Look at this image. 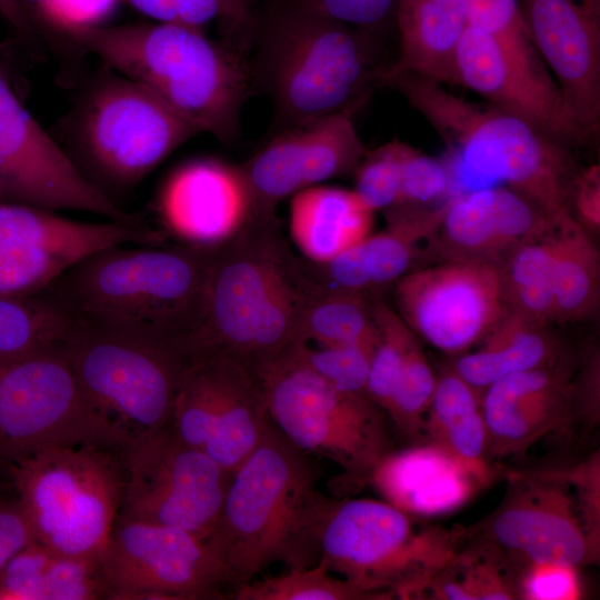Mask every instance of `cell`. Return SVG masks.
Listing matches in <instances>:
<instances>
[{"label":"cell","mask_w":600,"mask_h":600,"mask_svg":"<svg viewBox=\"0 0 600 600\" xmlns=\"http://www.w3.org/2000/svg\"><path fill=\"white\" fill-rule=\"evenodd\" d=\"M74 324L60 303L44 292L0 296V358L62 343Z\"/></svg>","instance_id":"35"},{"label":"cell","mask_w":600,"mask_h":600,"mask_svg":"<svg viewBox=\"0 0 600 600\" xmlns=\"http://www.w3.org/2000/svg\"><path fill=\"white\" fill-rule=\"evenodd\" d=\"M353 117L334 113L279 131L240 164L256 218H276L282 199L328 179L354 173L367 150Z\"/></svg>","instance_id":"20"},{"label":"cell","mask_w":600,"mask_h":600,"mask_svg":"<svg viewBox=\"0 0 600 600\" xmlns=\"http://www.w3.org/2000/svg\"><path fill=\"white\" fill-rule=\"evenodd\" d=\"M234 600H373L372 596L344 578H336L317 563L301 569L251 580L232 593Z\"/></svg>","instance_id":"38"},{"label":"cell","mask_w":600,"mask_h":600,"mask_svg":"<svg viewBox=\"0 0 600 600\" xmlns=\"http://www.w3.org/2000/svg\"><path fill=\"white\" fill-rule=\"evenodd\" d=\"M316 291L277 217L253 218L208 249L202 316L189 351L222 354L256 373L296 342Z\"/></svg>","instance_id":"1"},{"label":"cell","mask_w":600,"mask_h":600,"mask_svg":"<svg viewBox=\"0 0 600 600\" xmlns=\"http://www.w3.org/2000/svg\"><path fill=\"white\" fill-rule=\"evenodd\" d=\"M0 16L21 42H33L37 26L30 18L21 0H0Z\"/></svg>","instance_id":"50"},{"label":"cell","mask_w":600,"mask_h":600,"mask_svg":"<svg viewBox=\"0 0 600 600\" xmlns=\"http://www.w3.org/2000/svg\"><path fill=\"white\" fill-rule=\"evenodd\" d=\"M378 87L400 93L470 170L504 182L554 222L571 216L581 168L569 148L508 111L470 102L412 72L387 67Z\"/></svg>","instance_id":"6"},{"label":"cell","mask_w":600,"mask_h":600,"mask_svg":"<svg viewBox=\"0 0 600 600\" xmlns=\"http://www.w3.org/2000/svg\"><path fill=\"white\" fill-rule=\"evenodd\" d=\"M554 227L519 247L500 268L507 309L543 324L554 321Z\"/></svg>","instance_id":"34"},{"label":"cell","mask_w":600,"mask_h":600,"mask_svg":"<svg viewBox=\"0 0 600 600\" xmlns=\"http://www.w3.org/2000/svg\"><path fill=\"white\" fill-rule=\"evenodd\" d=\"M138 220L83 222L30 204L0 203V296L41 293L67 270L114 246H159Z\"/></svg>","instance_id":"17"},{"label":"cell","mask_w":600,"mask_h":600,"mask_svg":"<svg viewBox=\"0 0 600 600\" xmlns=\"http://www.w3.org/2000/svg\"><path fill=\"white\" fill-rule=\"evenodd\" d=\"M124 473L118 517L210 539L231 474L183 442L170 422L124 451Z\"/></svg>","instance_id":"14"},{"label":"cell","mask_w":600,"mask_h":600,"mask_svg":"<svg viewBox=\"0 0 600 600\" xmlns=\"http://www.w3.org/2000/svg\"><path fill=\"white\" fill-rule=\"evenodd\" d=\"M482 341L478 350L462 353L452 368L481 393L503 377L567 358L548 324L511 310Z\"/></svg>","instance_id":"31"},{"label":"cell","mask_w":600,"mask_h":600,"mask_svg":"<svg viewBox=\"0 0 600 600\" xmlns=\"http://www.w3.org/2000/svg\"><path fill=\"white\" fill-rule=\"evenodd\" d=\"M456 66L459 84L560 144L571 149L593 141L569 116L558 84L531 74L488 32L467 27Z\"/></svg>","instance_id":"24"},{"label":"cell","mask_w":600,"mask_h":600,"mask_svg":"<svg viewBox=\"0 0 600 600\" xmlns=\"http://www.w3.org/2000/svg\"><path fill=\"white\" fill-rule=\"evenodd\" d=\"M443 208L444 202L384 211L387 227L360 242L371 289L397 282L406 274L419 244L436 234Z\"/></svg>","instance_id":"33"},{"label":"cell","mask_w":600,"mask_h":600,"mask_svg":"<svg viewBox=\"0 0 600 600\" xmlns=\"http://www.w3.org/2000/svg\"><path fill=\"white\" fill-rule=\"evenodd\" d=\"M121 0H48L46 27L66 34L69 30L101 26Z\"/></svg>","instance_id":"47"},{"label":"cell","mask_w":600,"mask_h":600,"mask_svg":"<svg viewBox=\"0 0 600 600\" xmlns=\"http://www.w3.org/2000/svg\"><path fill=\"white\" fill-rule=\"evenodd\" d=\"M64 36L151 90L199 132L224 143L238 138L254 87L250 60L238 47L163 22L77 28Z\"/></svg>","instance_id":"5"},{"label":"cell","mask_w":600,"mask_h":600,"mask_svg":"<svg viewBox=\"0 0 600 600\" xmlns=\"http://www.w3.org/2000/svg\"><path fill=\"white\" fill-rule=\"evenodd\" d=\"M466 538L464 530L426 523L387 501L330 500L318 563L373 599H417Z\"/></svg>","instance_id":"8"},{"label":"cell","mask_w":600,"mask_h":600,"mask_svg":"<svg viewBox=\"0 0 600 600\" xmlns=\"http://www.w3.org/2000/svg\"><path fill=\"white\" fill-rule=\"evenodd\" d=\"M321 476L314 457L272 422L231 473L210 540L232 593L274 563L289 569L318 563L319 533L331 500L318 490Z\"/></svg>","instance_id":"3"},{"label":"cell","mask_w":600,"mask_h":600,"mask_svg":"<svg viewBox=\"0 0 600 600\" xmlns=\"http://www.w3.org/2000/svg\"><path fill=\"white\" fill-rule=\"evenodd\" d=\"M599 461L574 470L512 473L476 539L516 573L530 564L579 569L599 554Z\"/></svg>","instance_id":"11"},{"label":"cell","mask_w":600,"mask_h":600,"mask_svg":"<svg viewBox=\"0 0 600 600\" xmlns=\"http://www.w3.org/2000/svg\"><path fill=\"white\" fill-rule=\"evenodd\" d=\"M162 233L197 248H214L254 217L250 188L240 166L214 158L189 160L172 170L156 198Z\"/></svg>","instance_id":"22"},{"label":"cell","mask_w":600,"mask_h":600,"mask_svg":"<svg viewBox=\"0 0 600 600\" xmlns=\"http://www.w3.org/2000/svg\"><path fill=\"white\" fill-rule=\"evenodd\" d=\"M450 184L451 172L446 162L406 143L400 197L394 208L430 206L446 196Z\"/></svg>","instance_id":"44"},{"label":"cell","mask_w":600,"mask_h":600,"mask_svg":"<svg viewBox=\"0 0 600 600\" xmlns=\"http://www.w3.org/2000/svg\"><path fill=\"white\" fill-rule=\"evenodd\" d=\"M62 344L111 446L126 451L170 422L191 357L183 346L78 322Z\"/></svg>","instance_id":"7"},{"label":"cell","mask_w":600,"mask_h":600,"mask_svg":"<svg viewBox=\"0 0 600 600\" xmlns=\"http://www.w3.org/2000/svg\"><path fill=\"white\" fill-rule=\"evenodd\" d=\"M34 24L46 27L48 0H21Z\"/></svg>","instance_id":"51"},{"label":"cell","mask_w":600,"mask_h":600,"mask_svg":"<svg viewBox=\"0 0 600 600\" xmlns=\"http://www.w3.org/2000/svg\"><path fill=\"white\" fill-rule=\"evenodd\" d=\"M519 599H577L580 594L577 568L541 563L530 564L516 573Z\"/></svg>","instance_id":"46"},{"label":"cell","mask_w":600,"mask_h":600,"mask_svg":"<svg viewBox=\"0 0 600 600\" xmlns=\"http://www.w3.org/2000/svg\"><path fill=\"white\" fill-rule=\"evenodd\" d=\"M481 397L453 369L443 372L424 416L422 443L439 448L487 484L492 470L486 456Z\"/></svg>","instance_id":"30"},{"label":"cell","mask_w":600,"mask_h":600,"mask_svg":"<svg viewBox=\"0 0 600 600\" xmlns=\"http://www.w3.org/2000/svg\"><path fill=\"white\" fill-rule=\"evenodd\" d=\"M378 341L371 359L366 392L387 414L406 358L417 336L398 312L380 299L373 300Z\"/></svg>","instance_id":"39"},{"label":"cell","mask_w":600,"mask_h":600,"mask_svg":"<svg viewBox=\"0 0 600 600\" xmlns=\"http://www.w3.org/2000/svg\"><path fill=\"white\" fill-rule=\"evenodd\" d=\"M570 213L587 231L600 229V166L591 164L580 169L573 182L570 197Z\"/></svg>","instance_id":"48"},{"label":"cell","mask_w":600,"mask_h":600,"mask_svg":"<svg viewBox=\"0 0 600 600\" xmlns=\"http://www.w3.org/2000/svg\"><path fill=\"white\" fill-rule=\"evenodd\" d=\"M373 300L366 293L317 291L302 316L296 342L317 346L360 341L378 333Z\"/></svg>","instance_id":"36"},{"label":"cell","mask_w":600,"mask_h":600,"mask_svg":"<svg viewBox=\"0 0 600 600\" xmlns=\"http://www.w3.org/2000/svg\"><path fill=\"white\" fill-rule=\"evenodd\" d=\"M316 11L380 40L396 28L400 0H302Z\"/></svg>","instance_id":"45"},{"label":"cell","mask_w":600,"mask_h":600,"mask_svg":"<svg viewBox=\"0 0 600 600\" xmlns=\"http://www.w3.org/2000/svg\"><path fill=\"white\" fill-rule=\"evenodd\" d=\"M437 377L416 338L403 361L387 418L410 441L423 442V420L430 406Z\"/></svg>","instance_id":"40"},{"label":"cell","mask_w":600,"mask_h":600,"mask_svg":"<svg viewBox=\"0 0 600 600\" xmlns=\"http://www.w3.org/2000/svg\"><path fill=\"white\" fill-rule=\"evenodd\" d=\"M394 298L412 332L449 354L482 341L508 311L500 268L476 260H443L406 273Z\"/></svg>","instance_id":"18"},{"label":"cell","mask_w":600,"mask_h":600,"mask_svg":"<svg viewBox=\"0 0 600 600\" xmlns=\"http://www.w3.org/2000/svg\"><path fill=\"white\" fill-rule=\"evenodd\" d=\"M554 321L594 314L600 298V254L587 232L567 216L553 230Z\"/></svg>","instance_id":"32"},{"label":"cell","mask_w":600,"mask_h":600,"mask_svg":"<svg viewBox=\"0 0 600 600\" xmlns=\"http://www.w3.org/2000/svg\"><path fill=\"white\" fill-rule=\"evenodd\" d=\"M373 213L354 190L309 187L292 196L290 234L304 259L323 262L367 238Z\"/></svg>","instance_id":"28"},{"label":"cell","mask_w":600,"mask_h":600,"mask_svg":"<svg viewBox=\"0 0 600 600\" xmlns=\"http://www.w3.org/2000/svg\"><path fill=\"white\" fill-rule=\"evenodd\" d=\"M127 246L89 256L42 292L74 322L189 351L202 316L208 249Z\"/></svg>","instance_id":"4"},{"label":"cell","mask_w":600,"mask_h":600,"mask_svg":"<svg viewBox=\"0 0 600 600\" xmlns=\"http://www.w3.org/2000/svg\"><path fill=\"white\" fill-rule=\"evenodd\" d=\"M406 143L397 139L367 151L353 176L354 192L373 212L397 207Z\"/></svg>","instance_id":"43"},{"label":"cell","mask_w":600,"mask_h":600,"mask_svg":"<svg viewBox=\"0 0 600 600\" xmlns=\"http://www.w3.org/2000/svg\"><path fill=\"white\" fill-rule=\"evenodd\" d=\"M109 599L101 560L63 554L34 540L0 571V600Z\"/></svg>","instance_id":"29"},{"label":"cell","mask_w":600,"mask_h":600,"mask_svg":"<svg viewBox=\"0 0 600 600\" xmlns=\"http://www.w3.org/2000/svg\"><path fill=\"white\" fill-rule=\"evenodd\" d=\"M467 27L466 0H400L399 52L388 67L441 84H459L456 58Z\"/></svg>","instance_id":"27"},{"label":"cell","mask_w":600,"mask_h":600,"mask_svg":"<svg viewBox=\"0 0 600 600\" xmlns=\"http://www.w3.org/2000/svg\"><path fill=\"white\" fill-rule=\"evenodd\" d=\"M468 26L494 37L522 67L537 76L548 68L523 20L519 0H466Z\"/></svg>","instance_id":"41"},{"label":"cell","mask_w":600,"mask_h":600,"mask_svg":"<svg viewBox=\"0 0 600 600\" xmlns=\"http://www.w3.org/2000/svg\"><path fill=\"white\" fill-rule=\"evenodd\" d=\"M481 409L488 462L521 453L548 433L583 418L567 358L497 380L484 389Z\"/></svg>","instance_id":"23"},{"label":"cell","mask_w":600,"mask_h":600,"mask_svg":"<svg viewBox=\"0 0 600 600\" xmlns=\"http://www.w3.org/2000/svg\"><path fill=\"white\" fill-rule=\"evenodd\" d=\"M34 540L18 497L10 499L0 494V571L14 554Z\"/></svg>","instance_id":"49"},{"label":"cell","mask_w":600,"mask_h":600,"mask_svg":"<svg viewBox=\"0 0 600 600\" xmlns=\"http://www.w3.org/2000/svg\"><path fill=\"white\" fill-rule=\"evenodd\" d=\"M8 473L37 541L102 561L121 509L124 451L98 443L51 447Z\"/></svg>","instance_id":"10"},{"label":"cell","mask_w":600,"mask_h":600,"mask_svg":"<svg viewBox=\"0 0 600 600\" xmlns=\"http://www.w3.org/2000/svg\"><path fill=\"white\" fill-rule=\"evenodd\" d=\"M557 222L512 188L472 190L444 201L432 237L443 260H476L501 268L522 244Z\"/></svg>","instance_id":"25"},{"label":"cell","mask_w":600,"mask_h":600,"mask_svg":"<svg viewBox=\"0 0 600 600\" xmlns=\"http://www.w3.org/2000/svg\"><path fill=\"white\" fill-rule=\"evenodd\" d=\"M273 426L297 448L337 463L341 489L370 481L394 451L387 414L368 394L339 389L292 343L256 372Z\"/></svg>","instance_id":"9"},{"label":"cell","mask_w":600,"mask_h":600,"mask_svg":"<svg viewBox=\"0 0 600 600\" xmlns=\"http://www.w3.org/2000/svg\"><path fill=\"white\" fill-rule=\"evenodd\" d=\"M102 566L111 600L232 598L211 540L180 528L118 517Z\"/></svg>","instance_id":"15"},{"label":"cell","mask_w":600,"mask_h":600,"mask_svg":"<svg viewBox=\"0 0 600 600\" xmlns=\"http://www.w3.org/2000/svg\"><path fill=\"white\" fill-rule=\"evenodd\" d=\"M198 132L156 93L126 77L94 88L78 121L79 142L93 171L123 189L139 183Z\"/></svg>","instance_id":"13"},{"label":"cell","mask_w":600,"mask_h":600,"mask_svg":"<svg viewBox=\"0 0 600 600\" xmlns=\"http://www.w3.org/2000/svg\"><path fill=\"white\" fill-rule=\"evenodd\" d=\"M170 423L187 444L232 473L258 447L271 419L257 374L217 353L191 356Z\"/></svg>","instance_id":"16"},{"label":"cell","mask_w":600,"mask_h":600,"mask_svg":"<svg viewBox=\"0 0 600 600\" xmlns=\"http://www.w3.org/2000/svg\"><path fill=\"white\" fill-rule=\"evenodd\" d=\"M62 343L0 358V468L7 471L51 447H113L84 401Z\"/></svg>","instance_id":"12"},{"label":"cell","mask_w":600,"mask_h":600,"mask_svg":"<svg viewBox=\"0 0 600 600\" xmlns=\"http://www.w3.org/2000/svg\"><path fill=\"white\" fill-rule=\"evenodd\" d=\"M519 4L569 116L594 140L600 129V0H519Z\"/></svg>","instance_id":"21"},{"label":"cell","mask_w":600,"mask_h":600,"mask_svg":"<svg viewBox=\"0 0 600 600\" xmlns=\"http://www.w3.org/2000/svg\"><path fill=\"white\" fill-rule=\"evenodd\" d=\"M0 191L26 204L132 220L88 179L20 102L0 69Z\"/></svg>","instance_id":"19"},{"label":"cell","mask_w":600,"mask_h":600,"mask_svg":"<svg viewBox=\"0 0 600 600\" xmlns=\"http://www.w3.org/2000/svg\"><path fill=\"white\" fill-rule=\"evenodd\" d=\"M253 84L269 96L276 133L334 113L356 114L389 64L380 40L302 0H273L257 13Z\"/></svg>","instance_id":"2"},{"label":"cell","mask_w":600,"mask_h":600,"mask_svg":"<svg viewBox=\"0 0 600 600\" xmlns=\"http://www.w3.org/2000/svg\"><path fill=\"white\" fill-rule=\"evenodd\" d=\"M156 22L186 26L203 31L219 22L238 48L253 38L257 12L250 0H124ZM242 50V49H241Z\"/></svg>","instance_id":"37"},{"label":"cell","mask_w":600,"mask_h":600,"mask_svg":"<svg viewBox=\"0 0 600 600\" xmlns=\"http://www.w3.org/2000/svg\"><path fill=\"white\" fill-rule=\"evenodd\" d=\"M379 334L343 344L317 346L298 342L303 360L326 380L353 393H364Z\"/></svg>","instance_id":"42"},{"label":"cell","mask_w":600,"mask_h":600,"mask_svg":"<svg viewBox=\"0 0 600 600\" xmlns=\"http://www.w3.org/2000/svg\"><path fill=\"white\" fill-rule=\"evenodd\" d=\"M398 509L418 517L450 512L483 483L439 448L418 443L388 454L370 481Z\"/></svg>","instance_id":"26"}]
</instances>
